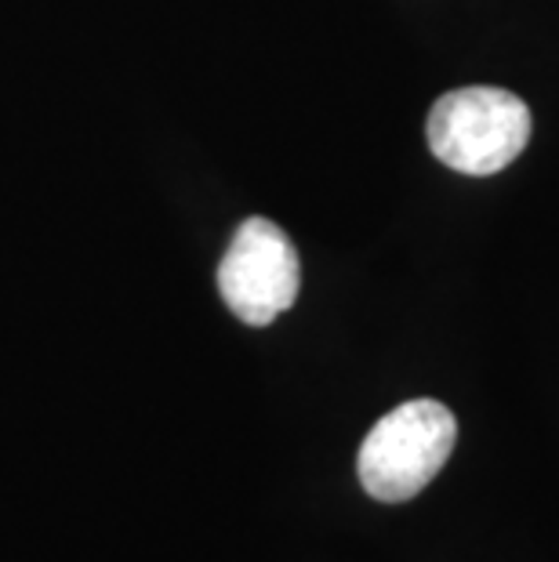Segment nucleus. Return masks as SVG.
I'll use <instances>...</instances> for the list:
<instances>
[{
    "label": "nucleus",
    "mask_w": 559,
    "mask_h": 562,
    "mask_svg": "<svg viewBox=\"0 0 559 562\" xmlns=\"http://www.w3.org/2000/svg\"><path fill=\"white\" fill-rule=\"evenodd\" d=\"M455 439L458 422L444 403H400L367 432L360 447L356 472H360L364 490L385 505L418 497L447 464Z\"/></svg>",
    "instance_id": "1"
},
{
    "label": "nucleus",
    "mask_w": 559,
    "mask_h": 562,
    "mask_svg": "<svg viewBox=\"0 0 559 562\" xmlns=\"http://www.w3.org/2000/svg\"><path fill=\"white\" fill-rule=\"evenodd\" d=\"M429 149L439 164L461 175H497L530 138V110L505 88H458L429 113Z\"/></svg>",
    "instance_id": "2"
},
{
    "label": "nucleus",
    "mask_w": 559,
    "mask_h": 562,
    "mask_svg": "<svg viewBox=\"0 0 559 562\" xmlns=\"http://www.w3.org/2000/svg\"><path fill=\"white\" fill-rule=\"evenodd\" d=\"M302 286L299 250L269 218H247L219 266V294L247 327H269L294 305Z\"/></svg>",
    "instance_id": "3"
}]
</instances>
